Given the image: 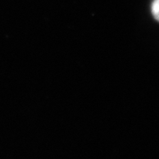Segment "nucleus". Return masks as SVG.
Returning <instances> with one entry per match:
<instances>
[{
    "instance_id": "obj_1",
    "label": "nucleus",
    "mask_w": 159,
    "mask_h": 159,
    "mask_svg": "<svg viewBox=\"0 0 159 159\" xmlns=\"http://www.w3.org/2000/svg\"><path fill=\"white\" fill-rule=\"evenodd\" d=\"M152 14L157 20L159 21V0H154L152 4Z\"/></svg>"
}]
</instances>
